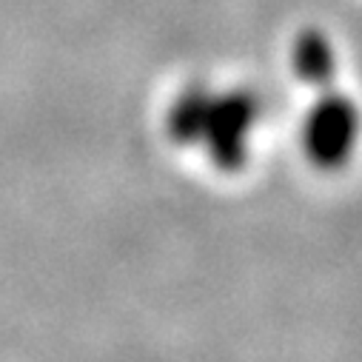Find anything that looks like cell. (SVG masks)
<instances>
[{
	"label": "cell",
	"mask_w": 362,
	"mask_h": 362,
	"mask_svg": "<svg viewBox=\"0 0 362 362\" xmlns=\"http://www.w3.org/2000/svg\"><path fill=\"white\" fill-rule=\"evenodd\" d=\"M211 100H214V95L203 83H194L183 95H177V100L168 109V137L180 146L203 140Z\"/></svg>",
	"instance_id": "3"
},
{
	"label": "cell",
	"mask_w": 362,
	"mask_h": 362,
	"mask_svg": "<svg viewBox=\"0 0 362 362\" xmlns=\"http://www.w3.org/2000/svg\"><path fill=\"white\" fill-rule=\"evenodd\" d=\"M259 115V100L248 88H231L226 95H214L203 140L211 160L223 171H237L248 157V134Z\"/></svg>",
	"instance_id": "1"
},
{
	"label": "cell",
	"mask_w": 362,
	"mask_h": 362,
	"mask_svg": "<svg viewBox=\"0 0 362 362\" xmlns=\"http://www.w3.org/2000/svg\"><path fill=\"white\" fill-rule=\"evenodd\" d=\"M291 63H294V71L300 74V80H305L311 86H325L334 77V49L320 29H305L294 40Z\"/></svg>",
	"instance_id": "4"
},
{
	"label": "cell",
	"mask_w": 362,
	"mask_h": 362,
	"mask_svg": "<svg viewBox=\"0 0 362 362\" xmlns=\"http://www.w3.org/2000/svg\"><path fill=\"white\" fill-rule=\"evenodd\" d=\"M305 151L308 157L322 165L334 168L339 165L356 137V109L345 95H322L305 120Z\"/></svg>",
	"instance_id": "2"
}]
</instances>
